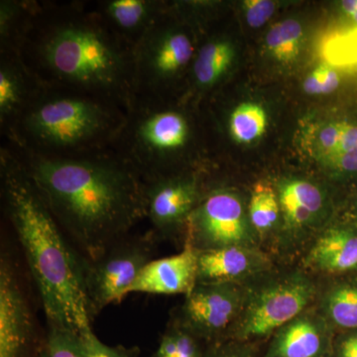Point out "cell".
Returning a JSON list of instances; mask_svg holds the SVG:
<instances>
[{
  "label": "cell",
  "mask_w": 357,
  "mask_h": 357,
  "mask_svg": "<svg viewBox=\"0 0 357 357\" xmlns=\"http://www.w3.org/2000/svg\"><path fill=\"white\" fill-rule=\"evenodd\" d=\"M13 150L84 259L100 257L144 220V182L114 150L77 157Z\"/></svg>",
  "instance_id": "6da1fadb"
},
{
  "label": "cell",
  "mask_w": 357,
  "mask_h": 357,
  "mask_svg": "<svg viewBox=\"0 0 357 357\" xmlns=\"http://www.w3.org/2000/svg\"><path fill=\"white\" fill-rule=\"evenodd\" d=\"M1 196L38 290L48 326L91 332L84 257L67 241L18 155L0 150Z\"/></svg>",
  "instance_id": "7a4b0ae2"
},
{
  "label": "cell",
  "mask_w": 357,
  "mask_h": 357,
  "mask_svg": "<svg viewBox=\"0 0 357 357\" xmlns=\"http://www.w3.org/2000/svg\"><path fill=\"white\" fill-rule=\"evenodd\" d=\"M40 14L34 24L37 33L30 32L23 48L31 45L36 62L32 70L42 81L53 88L105 98L130 109L134 100L132 45L112 30L96 10L61 11L45 24Z\"/></svg>",
  "instance_id": "3957f363"
},
{
  "label": "cell",
  "mask_w": 357,
  "mask_h": 357,
  "mask_svg": "<svg viewBox=\"0 0 357 357\" xmlns=\"http://www.w3.org/2000/svg\"><path fill=\"white\" fill-rule=\"evenodd\" d=\"M126 112L105 98L48 86L4 131L21 151L86 156L112 149Z\"/></svg>",
  "instance_id": "277c9868"
},
{
  "label": "cell",
  "mask_w": 357,
  "mask_h": 357,
  "mask_svg": "<svg viewBox=\"0 0 357 357\" xmlns=\"http://www.w3.org/2000/svg\"><path fill=\"white\" fill-rule=\"evenodd\" d=\"M192 126L167 100H134L114 150L143 182L176 174V161L189 147Z\"/></svg>",
  "instance_id": "5b68a950"
},
{
  "label": "cell",
  "mask_w": 357,
  "mask_h": 357,
  "mask_svg": "<svg viewBox=\"0 0 357 357\" xmlns=\"http://www.w3.org/2000/svg\"><path fill=\"white\" fill-rule=\"evenodd\" d=\"M173 20L168 6L134 45V100H167L169 88L192 70L198 48L191 34Z\"/></svg>",
  "instance_id": "8992f818"
},
{
  "label": "cell",
  "mask_w": 357,
  "mask_h": 357,
  "mask_svg": "<svg viewBox=\"0 0 357 357\" xmlns=\"http://www.w3.org/2000/svg\"><path fill=\"white\" fill-rule=\"evenodd\" d=\"M316 294L314 281L300 271L248 289L243 311L227 340L255 342L273 335L282 326L306 312Z\"/></svg>",
  "instance_id": "52a82bcc"
},
{
  "label": "cell",
  "mask_w": 357,
  "mask_h": 357,
  "mask_svg": "<svg viewBox=\"0 0 357 357\" xmlns=\"http://www.w3.org/2000/svg\"><path fill=\"white\" fill-rule=\"evenodd\" d=\"M156 239L151 231L144 236L122 237L95 260L84 258V278L89 312L98 316L128 296L129 287L148 263L154 259Z\"/></svg>",
  "instance_id": "ba28073f"
},
{
  "label": "cell",
  "mask_w": 357,
  "mask_h": 357,
  "mask_svg": "<svg viewBox=\"0 0 357 357\" xmlns=\"http://www.w3.org/2000/svg\"><path fill=\"white\" fill-rule=\"evenodd\" d=\"M256 236L241 197L229 190L217 189L204 194L192 211L185 241L202 252L229 246H256Z\"/></svg>",
  "instance_id": "9c48e42d"
},
{
  "label": "cell",
  "mask_w": 357,
  "mask_h": 357,
  "mask_svg": "<svg viewBox=\"0 0 357 357\" xmlns=\"http://www.w3.org/2000/svg\"><path fill=\"white\" fill-rule=\"evenodd\" d=\"M248 293L238 284H196L175 319L206 345L222 342L241 317Z\"/></svg>",
  "instance_id": "30bf717a"
},
{
  "label": "cell",
  "mask_w": 357,
  "mask_h": 357,
  "mask_svg": "<svg viewBox=\"0 0 357 357\" xmlns=\"http://www.w3.org/2000/svg\"><path fill=\"white\" fill-rule=\"evenodd\" d=\"M203 194L195 174L176 173L144 182L145 218L156 241L184 236Z\"/></svg>",
  "instance_id": "8fae6325"
},
{
  "label": "cell",
  "mask_w": 357,
  "mask_h": 357,
  "mask_svg": "<svg viewBox=\"0 0 357 357\" xmlns=\"http://www.w3.org/2000/svg\"><path fill=\"white\" fill-rule=\"evenodd\" d=\"M43 337L36 332L31 309L7 250L0 256V357H36Z\"/></svg>",
  "instance_id": "7c38bea8"
},
{
  "label": "cell",
  "mask_w": 357,
  "mask_h": 357,
  "mask_svg": "<svg viewBox=\"0 0 357 357\" xmlns=\"http://www.w3.org/2000/svg\"><path fill=\"white\" fill-rule=\"evenodd\" d=\"M271 269L266 255L256 246H229L199 252L197 284H238Z\"/></svg>",
  "instance_id": "4fadbf2b"
},
{
  "label": "cell",
  "mask_w": 357,
  "mask_h": 357,
  "mask_svg": "<svg viewBox=\"0 0 357 357\" xmlns=\"http://www.w3.org/2000/svg\"><path fill=\"white\" fill-rule=\"evenodd\" d=\"M198 258L199 251L190 241H185L182 251L178 255L152 259L148 263L129 287L128 295H189L198 278Z\"/></svg>",
  "instance_id": "5bb4252c"
},
{
  "label": "cell",
  "mask_w": 357,
  "mask_h": 357,
  "mask_svg": "<svg viewBox=\"0 0 357 357\" xmlns=\"http://www.w3.org/2000/svg\"><path fill=\"white\" fill-rule=\"evenodd\" d=\"M332 326L319 312L306 311L272 335L263 357H328Z\"/></svg>",
  "instance_id": "9a60e30c"
},
{
  "label": "cell",
  "mask_w": 357,
  "mask_h": 357,
  "mask_svg": "<svg viewBox=\"0 0 357 357\" xmlns=\"http://www.w3.org/2000/svg\"><path fill=\"white\" fill-rule=\"evenodd\" d=\"M0 123L6 130L48 86L21 54L0 53Z\"/></svg>",
  "instance_id": "2e32d148"
},
{
  "label": "cell",
  "mask_w": 357,
  "mask_h": 357,
  "mask_svg": "<svg viewBox=\"0 0 357 357\" xmlns=\"http://www.w3.org/2000/svg\"><path fill=\"white\" fill-rule=\"evenodd\" d=\"M284 227L298 237L312 229L325 211L323 191L314 183L299 178H284L277 188Z\"/></svg>",
  "instance_id": "e0dca14e"
},
{
  "label": "cell",
  "mask_w": 357,
  "mask_h": 357,
  "mask_svg": "<svg viewBox=\"0 0 357 357\" xmlns=\"http://www.w3.org/2000/svg\"><path fill=\"white\" fill-rule=\"evenodd\" d=\"M168 6L156 0H109L100 2L96 13L134 47Z\"/></svg>",
  "instance_id": "ac0fdd59"
},
{
  "label": "cell",
  "mask_w": 357,
  "mask_h": 357,
  "mask_svg": "<svg viewBox=\"0 0 357 357\" xmlns=\"http://www.w3.org/2000/svg\"><path fill=\"white\" fill-rule=\"evenodd\" d=\"M307 268L326 274H342L357 269V232L347 227L325 230L310 249Z\"/></svg>",
  "instance_id": "d6986e66"
},
{
  "label": "cell",
  "mask_w": 357,
  "mask_h": 357,
  "mask_svg": "<svg viewBox=\"0 0 357 357\" xmlns=\"http://www.w3.org/2000/svg\"><path fill=\"white\" fill-rule=\"evenodd\" d=\"M236 57L234 45L227 40L213 38L197 49L192 62V83L201 91L213 89L227 76Z\"/></svg>",
  "instance_id": "ffe728a7"
},
{
  "label": "cell",
  "mask_w": 357,
  "mask_h": 357,
  "mask_svg": "<svg viewBox=\"0 0 357 357\" xmlns=\"http://www.w3.org/2000/svg\"><path fill=\"white\" fill-rule=\"evenodd\" d=\"M43 7L36 2L0 1V46L1 53L21 54L28 35Z\"/></svg>",
  "instance_id": "44dd1931"
},
{
  "label": "cell",
  "mask_w": 357,
  "mask_h": 357,
  "mask_svg": "<svg viewBox=\"0 0 357 357\" xmlns=\"http://www.w3.org/2000/svg\"><path fill=\"white\" fill-rule=\"evenodd\" d=\"M319 312L332 328L357 330L356 284L338 283L328 288L319 300Z\"/></svg>",
  "instance_id": "7402d4cb"
},
{
  "label": "cell",
  "mask_w": 357,
  "mask_h": 357,
  "mask_svg": "<svg viewBox=\"0 0 357 357\" xmlns=\"http://www.w3.org/2000/svg\"><path fill=\"white\" fill-rule=\"evenodd\" d=\"M278 195L267 183H257L251 192L248 218L257 236H264L273 230L280 220Z\"/></svg>",
  "instance_id": "603a6c76"
},
{
  "label": "cell",
  "mask_w": 357,
  "mask_h": 357,
  "mask_svg": "<svg viewBox=\"0 0 357 357\" xmlns=\"http://www.w3.org/2000/svg\"><path fill=\"white\" fill-rule=\"evenodd\" d=\"M303 37V27L297 20L281 21L275 24L267 33L268 52L281 64H292L299 57Z\"/></svg>",
  "instance_id": "cb8c5ba5"
},
{
  "label": "cell",
  "mask_w": 357,
  "mask_h": 357,
  "mask_svg": "<svg viewBox=\"0 0 357 357\" xmlns=\"http://www.w3.org/2000/svg\"><path fill=\"white\" fill-rule=\"evenodd\" d=\"M266 128V112L261 105L253 102L237 105L227 122L229 135L239 144H248L261 137Z\"/></svg>",
  "instance_id": "d4e9b609"
},
{
  "label": "cell",
  "mask_w": 357,
  "mask_h": 357,
  "mask_svg": "<svg viewBox=\"0 0 357 357\" xmlns=\"http://www.w3.org/2000/svg\"><path fill=\"white\" fill-rule=\"evenodd\" d=\"M203 342L185 330L176 319L162 335L153 357H204Z\"/></svg>",
  "instance_id": "484cf974"
},
{
  "label": "cell",
  "mask_w": 357,
  "mask_h": 357,
  "mask_svg": "<svg viewBox=\"0 0 357 357\" xmlns=\"http://www.w3.org/2000/svg\"><path fill=\"white\" fill-rule=\"evenodd\" d=\"M36 357H86L81 337L77 333L48 326Z\"/></svg>",
  "instance_id": "4316f807"
},
{
  "label": "cell",
  "mask_w": 357,
  "mask_h": 357,
  "mask_svg": "<svg viewBox=\"0 0 357 357\" xmlns=\"http://www.w3.org/2000/svg\"><path fill=\"white\" fill-rule=\"evenodd\" d=\"M326 63L333 66H352L357 58V25L354 29L337 33L323 47Z\"/></svg>",
  "instance_id": "83f0119b"
},
{
  "label": "cell",
  "mask_w": 357,
  "mask_h": 357,
  "mask_svg": "<svg viewBox=\"0 0 357 357\" xmlns=\"http://www.w3.org/2000/svg\"><path fill=\"white\" fill-rule=\"evenodd\" d=\"M340 84V76L335 66L324 63L306 77L303 89L307 95H328L333 93Z\"/></svg>",
  "instance_id": "f1b7e54d"
},
{
  "label": "cell",
  "mask_w": 357,
  "mask_h": 357,
  "mask_svg": "<svg viewBox=\"0 0 357 357\" xmlns=\"http://www.w3.org/2000/svg\"><path fill=\"white\" fill-rule=\"evenodd\" d=\"M86 357H139L140 349L134 347L115 345L110 347L98 340L93 331L79 335Z\"/></svg>",
  "instance_id": "f546056e"
},
{
  "label": "cell",
  "mask_w": 357,
  "mask_h": 357,
  "mask_svg": "<svg viewBox=\"0 0 357 357\" xmlns=\"http://www.w3.org/2000/svg\"><path fill=\"white\" fill-rule=\"evenodd\" d=\"M255 342L225 340L206 345L204 357H256Z\"/></svg>",
  "instance_id": "4dcf8cb0"
},
{
  "label": "cell",
  "mask_w": 357,
  "mask_h": 357,
  "mask_svg": "<svg viewBox=\"0 0 357 357\" xmlns=\"http://www.w3.org/2000/svg\"><path fill=\"white\" fill-rule=\"evenodd\" d=\"M342 126L344 122H331L319 130L317 138V150L321 161L335 153L342 137Z\"/></svg>",
  "instance_id": "1f68e13d"
},
{
  "label": "cell",
  "mask_w": 357,
  "mask_h": 357,
  "mask_svg": "<svg viewBox=\"0 0 357 357\" xmlns=\"http://www.w3.org/2000/svg\"><path fill=\"white\" fill-rule=\"evenodd\" d=\"M275 8H276V3L270 0L244 1L246 22L252 28L261 27L273 15Z\"/></svg>",
  "instance_id": "d6a6232c"
},
{
  "label": "cell",
  "mask_w": 357,
  "mask_h": 357,
  "mask_svg": "<svg viewBox=\"0 0 357 357\" xmlns=\"http://www.w3.org/2000/svg\"><path fill=\"white\" fill-rule=\"evenodd\" d=\"M321 163L333 173H357V147L344 154L326 159Z\"/></svg>",
  "instance_id": "836d02e7"
},
{
  "label": "cell",
  "mask_w": 357,
  "mask_h": 357,
  "mask_svg": "<svg viewBox=\"0 0 357 357\" xmlns=\"http://www.w3.org/2000/svg\"><path fill=\"white\" fill-rule=\"evenodd\" d=\"M328 357H357V330L333 338Z\"/></svg>",
  "instance_id": "e575fe53"
},
{
  "label": "cell",
  "mask_w": 357,
  "mask_h": 357,
  "mask_svg": "<svg viewBox=\"0 0 357 357\" xmlns=\"http://www.w3.org/2000/svg\"><path fill=\"white\" fill-rule=\"evenodd\" d=\"M357 147V126L356 124L344 122L342 126V137H340V143H338L337 150L332 156L328 157L330 159L333 157L338 156V155L344 154L345 152L351 151ZM325 159V160H326ZM323 160V161H325ZM321 161V162H323Z\"/></svg>",
  "instance_id": "d590c367"
},
{
  "label": "cell",
  "mask_w": 357,
  "mask_h": 357,
  "mask_svg": "<svg viewBox=\"0 0 357 357\" xmlns=\"http://www.w3.org/2000/svg\"><path fill=\"white\" fill-rule=\"evenodd\" d=\"M342 8L357 25V0H344L342 2Z\"/></svg>",
  "instance_id": "8d00e7d4"
},
{
  "label": "cell",
  "mask_w": 357,
  "mask_h": 357,
  "mask_svg": "<svg viewBox=\"0 0 357 357\" xmlns=\"http://www.w3.org/2000/svg\"><path fill=\"white\" fill-rule=\"evenodd\" d=\"M352 66H354V67H356L357 70V58L356 59V61H354V64H352Z\"/></svg>",
  "instance_id": "74e56055"
}]
</instances>
